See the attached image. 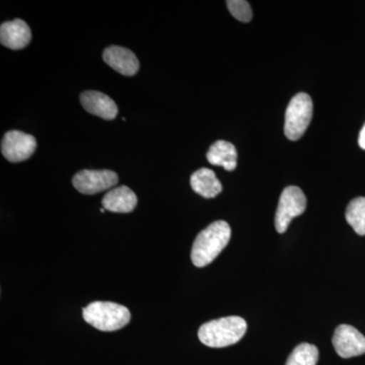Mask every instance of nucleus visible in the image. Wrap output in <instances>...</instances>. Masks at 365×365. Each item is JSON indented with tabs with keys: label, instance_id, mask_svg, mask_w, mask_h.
<instances>
[{
	"label": "nucleus",
	"instance_id": "nucleus-13",
	"mask_svg": "<svg viewBox=\"0 0 365 365\" xmlns=\"http://www.w3.org/2000/svg\"><path fill=\"white\" fill-rule=\"evenodd\" d=\"M190 182L194 192L206 199L215 198L222 191V182L216 178L215 173L206 168L196 170Z\"/></svg>",
	"mask_w": 365,
	"mask_h": 365
},
{
	"label": "nucleus",
	"instance_id": "nucleus-8",
	"mask_svg": "<svg viewBox=\"0 0 365 365\" xmlns=\"http://www.w3.org/2000/svg\"><path fill=\"white\" fill-rule=\"evenodd\" d=\"M332 342L336 352L342 359H351L365 353V337L352 326L337 327Z\"/></svg>",
	"mask_w": 365,
	"mask_h": 365
},
{
	"label": "nucleus",
	"instance_id": "nucleus-7",
	"mask_svg": "<svg viewBox=\"0 0 365 365\" xmlns=\"http://www.w3.org/2000/svg\"><path fill=\"white\" fill-rule=\"evenodd\" d=\"M37 150L35 137L21 131H9L1 143V153L9 162L20 163L28 160Z\"/></svg>",
	"mask_w": 365,
	"mask_h": 365
},
{
	"label": "nucleus",
	"instance_id": "nucleus-1",
	"mask_svg": "<svg viewBox=\"0 0 365 365\" xmlns=\"http://www.w3.org/2000/svg\"><path fill=\"white\" fill-rule=\"evenodd\" d=\"M230 237L232 230L230 225L223 220L211 223L199 232L192 247L191 260L194 265L202 268L212 263L227 246Z\"/></svg>",
	"mask_w": 365,
	"mask_h": 365
},
{
	"label": "nucleus",
	"instance_id": "nucleus-18",
	"mask_svg": "<svg viewBox=\"0 0 365 365\" xmlns=\"http://www.w3.org/2000/svg\"><path fill=\"white\" fill-rule=\"evenodd\" d=\"M359 144L360 148L365 150V123L359 133Z\"/></svg>",
	"mask_w": 365,
	"mask_h": 365
},
{
	"label": "nucleus",
	"instance_id": "nucleus-14",
	"mask_svg": "<svg viewBox=\"0 0 365 365\" xmlns=\"http://www.w3.org/2000/svg\"><path fill=\"white\" fill-rule=\"evenodd\" d=\"M206 157L211 165H220L228 172H232L237 168V150H235L234 144L227 143V141H216L209 148Z\"/></svg>",
	"mask_w": 365,
	"mask_h": 365
},
{
	"label": "nucleus",
	"instance_id": "nucleus-3",
	"mask_svg": "<svg viewBox=\"0 0 365 365\" xmlns=\"http://www.w3.org/2000/svg\"><path fill=\"white\" fill-rule=\"evenodd\" d=\"M86 323L103 332H114L128 325L131 314L126 307L111 302H91L83 309Z\"/></svg>",
	"mask_w": 365,
	"mask_h": 365
},
{
	"label": "nucleus",
	"instance_id": "nucleus-6",
	"mask_svg": "<svg viewBox=\"0 0 365 365\" xmlns=\"http://www.w3.org/2000/svg\"><path fill=\"white\" fill-rule=\"evenodd\" d=\"M119 178L110 170H83L73 177L74 188L86 195H93L116 186Z\"/></svg>",
	"mask_w": 365,
	"mask_h": 365
},
{
	"label": "nucleus",
	"instance_id": "nucleus-9",
	"mask_svg": "<svg viewBox=\"0 0 365 365\" xmlns=\"http://www.w3.org/2000/svg\"><path fill=\"white\" fill-rule=\"evenodd\" d=\"M104 61L114 71L124 76H135L139 71V61L131 50L120 46H110L103 53Z\"/></svg>",
	"mask_w": 365,
	"mask_h": 365
},
{
	"label": "nucleus",
	"instance_id": "nucleus-10",
	"mask_svg": "<svg viewBox=\"0 0 365 365\" xmlns=\"http://www.w3.org/2000/svg\"><path fill=\"white\" fill-rule=\"evenodd\" d=\"M32 32L30 26L23 20L2 23L0 26V42L11 50H21L30 44Z\"/></svg>",
	"mask_w": 365,
	"mask_h": 365
},
{
	"label": "nucleus",
	"instance_id": "nucleus-4",
	"mask_svg": "<svg viewBox=\"0 0 365 365\" xmlns=\"http://www.w3.org/2000/svg\"><path fill=\"white\" fill-rule=\"evenodd\" d=\"M314 105L307 93L295 95L285 113L284 133L289 140H299L304 135L313 118Z\"/></svg>",
	"mask_w": 365,
	"mask_h": 365
},
{
	"label": "nucleus",
	"instance_id": "nucleus-12",
	"mask_svg": "<svg viewBox=\"0 0 365 365\" xmlns=\"http://www.w3.org/2000/svg\"><path fill=\"white\" fill-rule=\"evenodd\" d=\"M102 204L106 210L111 212L129 213L136 207L137 197L128 187H118L106 194Z\"/></svg>",
	"mask_w": 365,
	"mask_h": 365
},
{
	"label": "nucleus",
	"instance_id": "nucleus-5",
	"mask_svg": "<svg viewBox=\"0 0 365 365\" xmlns=\"http://www.w3.org/2000/svg\"><path fill=\"white\" fill-rule=\"evenodd\" d=\"M307 198L302 190L297 186H289L283 190L275 213V227L277 232H287L290 222L297 216L306 211Z\"/></svg>",
	"mask_w": 365,
	"mask_h": 365
},
{
	"label": "nucleus",
	"instance_id": "nucleus-2",
	"mask_svg": "<svg viewBox=\"0 0 365 365\" xmlns=\"http://www.w3.org/2000/svg\"><path fill=\"white\" fill-rule=\"evenodd\" d=\"M247 329V322L241 317H227L203 324L199 329L198 337L208 347H227L241 341Z\"/></svg>",
	"mask_w": 365,
	"mask_h": 365
},
{
	"label": "nucleus",
	"instance_id": "nucleus-17",
	"mask_svg": "<svg viewBox=\"0 0 365 365\" xmlns=\"http://www.w3.org/2000/svg\"><path fill=\"white\" fill-rule=\"evenodd\" d=\"M227 9L230 13L237 21L242 23H249L253 18V11L248 1L245 0H228L227 1Z\"/></svg>",
	"mask_w": 365,
	"mask_h": 365
},
{
	"label": "nucleus",
	"instance_id": "nucleus-19",
	"mask_svg": "<svg viewBox=\"0 0 365 365\" xmlns=\"http://www.w3.org/2000/svg\"><path fill=\"white\" fill-rule=\"evenodd\" d=\"M100 211H101V212L104 213L105 211H106V209L105 208H101Z\"/></svg>",
	"mask_w": 365,
	"mask_h": 365
},
{
	"label": "nucleus",
	"instance_id": "nucleus-16",
	"mask_svg": "<svg viewBox=\"0 0 365 365\" xmlns=\"http://www.w3.org/2000/svg\"><path fill=\"white\" fill-rule=\"evenodd\" d=\"M318 360V348L309 343H302L290 353L285 365H317Z\"/></svg>",
	"mask_w": 365,
	"mask_h": 365
},
{
	"label": "nucleus",
	"instance_id": "nucleus-11",
	"mask_svg": "<svg viewBox=\"0 0 365 365\" xmlns=\"http://www.w3.org/2000/svg\"><path fill=\"white\" fill-rule=\"evenodd\" d=\"M83 109L105 120H114L118 115L116 103L101 91H83L81 95Z\"/></svg>",
	"mask_w": 365,
	"mask_h": 365
},
{
	"label": "nucleus",
	"instance_id": "nucleus-15",
	"mask_svg": "<svg viewBox=\"0 0 365 365\" xmlns=\"http://www.w3.org/2000/svg\"><path fill=\"white\" fill-rule=\"evenodd\" d=\"M345 217L357 235H365V197L353 199L348 204Z\"/></svg>",
	"mask_w": 365,
	"mask_h": 365
}]
</instances>
